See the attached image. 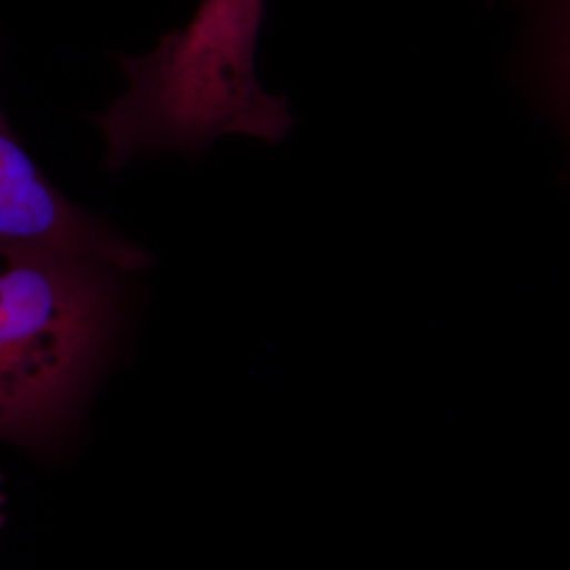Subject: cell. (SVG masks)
Returning <instances> with one entry per match:
<instances>
[{
	"label": "cell",
	"instance_id": "cell-3",
	"mask_svg": "<svg viewBox=\"0 0 570 570\" xmlns=\"http://www.w3.org/2000/svg\"><path fill=\"white\" fill-rule=\"evenodd\" d=\"M0 244L56 249L100 258L119 271L146 265L140 247L127 244L98 218L56 190L13 136L0 110Z\"/></svg>",
	"mask_w": 570,
	"mask_h": 570
},
{
	"label": "cell",
	"instance_id": "cell-2",
	"mask_svg": "<svg viewBox=\"0 0 570 570\" xmlns=\"http://www.w3.org/2000/svg\"><path fill=\"white\" fill-rule=\"evenodd\" d=\"M117 266L0 244V440L39 446L70 419L102 364Z\"/></svg>",
	"mask_w": 570,
	"mask_h": 570
},
{
	"label": "cell",
	"instance_id": "cell-4",
	"mask_svg": "<svg viewBox=\"0 0 570 570\" xmlns=\"http://www.w3.org/2000/svg\"><path fill=\"white\" fill-rule=\"evenodd\" d=\"M537 41L551 87L570 119V0H541Z\"/></svg>",
	"mask_w": 570,
	"mask_h": 570
},
{
	"label": "cell",
	"instance_id": "cell-1",
	"mask_svg": "<svg viewBox=\"0 0 570 570\" xmlns=\"http://www.w3.org/2000/svg\"><path fill=\"white\" fill-rule=\"evenodd\" d=\"M265 0H202L193 20L144 58H119L129 82L91 121L106 140V167L142 153L195 157L220 136L282 142L294 119L285 98L258 85L254 49Z\"/></svg>",
	"mask_w": 570,
	"mask_h": 570
},
{
	"label": "cell",
	"instance_id": "cell-5",
	"mask_svg": "<svg viewBox=\"0 0 570 570\" xmlns=\"http://www.w3.org/2000/svg\"><path fill=\"white\" fill-rule=\"evenodd\" d=\"M2 505H4V494H2V475H0V527H2V520H4V515H2Z\"/></svg>",
	"mask_w": 570,
	"mask_h": 570
}]
</instances>
